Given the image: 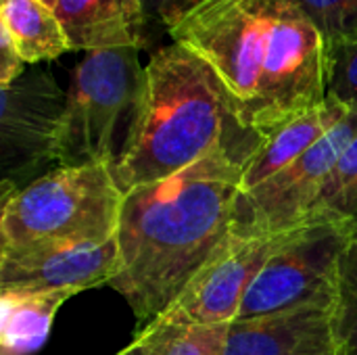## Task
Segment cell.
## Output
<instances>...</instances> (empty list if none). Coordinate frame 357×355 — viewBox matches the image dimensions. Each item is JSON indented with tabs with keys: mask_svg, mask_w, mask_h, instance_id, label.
<instances>
[{
	"mask_svg": "<svg viewBox=\"0 0 357 355\" xmlns=\"http://www.w3.org/2000/svg\"><path fill=\"white\" fill-rule=\"evenodd\" d=\"M132 355H134V349H132Z\"/></svg>",
	"mask_w": 357,
	"mask_h": 355,
	"instance_id": "484cf974",
	"label": "cell"
},
{
	"mask_svg": "<svg viewBox=\"0 0 357 355\" xmlns=\"http://www.w3.org/2000/svg\"><path fill=\"white\" fill-rule=\"evenodd\" d=\"M349 111L351 107L326 98L320 107L270 132L257 153L247 163L241 190H251L274 174H278L280 169H284L287 165H291L305 151H310L326 132H331Z\"/></svg>",
	"mask_w": 357,
	"mask_h": 355,
	"instance_id": "4fadbf2b",
	"label": "cell"
},
{
	"mask_svg": "<svg viewBox=\"0 0 357 355\" xmlns=\"http://www.w3.org/2000/svg\"><path fill=\"white\" fill-rule=\"evenodd\" d=\"M23 59L19 56L10 36L0 27V88L10 84L19 73H23Z\"/></svg>",
	"mask_w": 357,
	"mask_h": 355,
	"instance_id": "44dd1931",
	"label": "cell"
},
{
	"mask_svg": "<svg viewBox=\"0 0 357 355\" xmlns=\"http://www.w3.org/2000/svg\"><path fill=\"white\" fill-rule=\"evenodd\" d=\"M161 4H163V0H146V8H149V17H153V19H157V13H159V8H161Z\"/></svg>",
	"mask_w": 357,
	"mask_h": 355,
	"instance_id": "7402d4cb",
	"label": "cell"
},
{
	"mask_svg": "<svg viewBox=\"0 0 357 355\" xmlns=\"http://www.w3.org/2000/svg\"><path fill=\"white\" fill-rule=\"evenodd\" d=\"M357 136V107L291 165L241 190L234 230L243 234H284L310 222L337 161Z\"/></svg>",
	"mask_w": 357,
	"mask_h": 355,
	"instance_id": "ba28073f",
	"label": "cell"
},
{
	"mask_svg": "<svg viewBox=\"0 0 357 355\" xmlns=\"http://www.w3.org/2000/svg\"><path fill=\"white\" fill-rule=\"evenodd\" d=\"M123 355H132V347H130L128 352H123Z\"/></svg>",
	"mask_w": 357,
	"mask_h": 355,
	"instance_id": "cb8c5ba5",
	"label": "cell"
},
{
	"mask_svg": "<svg viewBox=\"0 0 357 355\" xmlns=\"http://www.w3.org/2000/svg\"><path fill=\"white\" fill-rule=\"evenodd\" d=\"M46 6H50V8H54V4H56V0H42Z\"/></svg>",
	"mask_w": 357,
	"mask_h": 355,
	"instance_id": "603a6c76",
	"label": "cell"
},
{
	"mask_svg": "<svg viewBox=\"0 0 357 355\" xmlns=\"http://www.w3.org/2000/svg\"><path fill=\"white\" fill-rule=\"evenodd\" d=\"M123 199L107 165H54L2 197L0 247L111 241Z\"/></svg>",
	"mask_w": 357,
	"mask_h": 355,
	"instance_id": "5b68a950",
	"label": "cell"
},
{
	"mask_svg": "<svg viewBox=\"0 0 357 355\" xmlns=\"http://www.w3.org/2000/svg\"><path fill=\"white\" fill-rule=\"evenodd\" d=\"M230 324H186L157 320L136 335L134 355H226Z\"/></svg>",
	"mask_w": 357,
	"mask_h": 355,
	"instance_id": "2e32d148",
	"label": "cell"
},
{
	"mask_svg": "<svg viewBox=\"0 0 357 355\" xmlns=\"http://www.w3.org/2000/svg\"><path fill=\"white\" fill-rule=\"evenodd\" d=\"M249 159L215 151L195 165L130 190L121 205L119 274L107 285L138 320L157 322L234 230Z\"/></svg>",
	"mask_w": 357,
	"mask_h": 355,
	"instance_id": "7a4b0ae2",
	"label": "cell"
},
{
	"mask_svg": "<svg viewBox=\"0 0 357 355\" xmlns=\"http://www.w3.org/2000/svg\"><path fill=\"white\" fill-rule=\"evenodd\" d=\"M67 92L46 69H25L0 88L2 197L56 165Z\"/></svg>",
	"mask_w": 357,
	"mask_h": 355,
	"instance_id": "52a82bcc",
	"label": "cell"
},
{
	"mask_svg": "<svg viewBox=\"0 0 357 355\" xmlns=\"http://www.w3.org/2000/svg\"><path fill=\"white\" fill-rule=\"evenodd\" d=\"M318 355H333V352H328V354H318Z\"/></svg>",
	"mask_w": 357,
	"mask_h": 355,
	"instance_id": "d4e9b609",
	"label": "cell"
},
{
	"mask_svg": "<svg viewBox=\"0 0 357 355\" xmlns=\"http://www.w3.org/2000/svg\"><path fill=\"white\" fill-rule=\"evenodd\" d=\"M333 352L331 308L303 305L251 320H234L226 355H318Z\"/></svg>",
	"mask_w": 357,
	"mask_h": 355,
	"instance_id": "8fae6325",
	"label": "cell"
},
{
	"mask_svg": "<svg viewBox=\"0 0 357 355\" xmlns=\"http://www.w3.org/2000/svg\"><path fill=\"white\" fill-rule=\"evenodd\" d=\"M121 270L117 239L105 243H33L0 247V289L82 293Z\"/></svg>",
	"mask_w": 357,
	"mask_h": 355,
	"instance_id": "30bf717a",
	"label": "cell"
},
{
	"mask_svg": "<svg viewBox=\"0 0 357 355\" xmlns=\"http://www.w3.org/2000/svg\"><path fill=\"white\" fill-rule=\"evenodd\" d=\"M331 326L333 355H357V230L339 264Z\"/></svg>",
	"mask_w": 357,
	"mask_h": 355,
	"instance_id": "e0dca14e",
	"label": "cell"
},
{
	"mask_svg": "<svg viewBox=\"0 0 357 355\" xmlns=\"http://www.w3.org/2000/svg\"><path fill=\"white\" fill-rule=\"evenodd\" d=\"M146 98L138 48L92 50L73 69L56 165L115 167L130 151Z\"/></svg>",
	"mask_w": 357,
	"mask_h": 355,
	"instance_id": "277c9868",
	"label": "cell"
},
{
	"mask_svg": "<svg viewBox=\"0 0 357 355\" xmlns=\"http://www.w3.org/2000/svg\"><path fill=\"white\" fill-rule=\"evenodd\" d=\"M354 232L351 226L324 216L289 230L247 291L236 320L303 305L333 310L339 264Z\"/></svg>",
	"mask_w": 357,
	"mask_h": 355,
	"instance_id": "8992f818",
	"label": "cell"
},
{
	"mask_svg": "<svg viewBox=\"0 0 357 355\" xmlns=\"http://www.w3.org/2000/svg\"><path fill=\"white\" fill-rule=\"evenodd\" d=\"M157 21L211 65L264 138L326 100V42L293 0H163Z\"/></svg>",
	"mask_w": 357,
	"mask_h": 355,
	"instance_id": "6da1fadb",
	"label": "cell"
},
{
	"mask_svg": "<svg viewBox=\"0 0 357 355\" xmlns=\"http://www.w3.org/2000/svg\"><path fill=\"white\" fill-rule=\"evenodd\" d=\"M52 10L71 50L140 48L146 42V0H56Z\"/></svg>",
	"mask_w": 357,
	"mask_h": 355,
	"instance_id": "7c38bea8",
	"label": "cell"
},
{
	"mask_svg": "<svg viewBox=\"0 0 357 355\" xmlns=\"http://www.w3.org/2000/svg\"><path fill=\"white\" fill-rule=\"evenodd\" d=\"M318 27L326 46L357 31V0H293Z\"/></svg>",
	"mask_w": 357,
	"mask_h": 355,
	"instance_id": "ffe728a7",
	"label": "cell"
},
{
	"mask_svg": "<svg viewBox=\"0 0 357 355\" xmlns=\"http://www.w3.org/2000/svg\"><path fill=\"white\" fill-rule=\"evenodd\" d=\"M316 216L343 222L357 230V136L349 142L322 188L312 218Z\"/></svg>",
	"mask_w": 357,
	"mask_h": 355,
	"instance_id": "ac0fdd59",
	"label": "cell"
},
{
	"mask_svg": "<svg viewBox=\"0 0 357 355\" xmlns=\"http://www.w3.org/2000/svg\"><path fill=\"white\" fill-rule=\"evenodd\" d=\"M264 136L247 128L207 61L174 42L146 65V98L136 138L111 169L123 195L169 178L215 151L249 159Z\"/></svg>",
	"mask_w": 357,
	"mask_h": 355,
	"instance_id": "3957f363",
	"label": "cell"
},
{
	"mask_svg": "<svg viewBox=\"0 0 357 355\" xmlns=\"http://www.w3.org/2000/svg\"><path fill=\"white\" fill-rule=\"evenodd\" d=\"M67 291L0 289V355L36 354L48 339Z\"/></svg>",
	"mask_w": 357,
	"mask_h": 355,
	"instance_id": "5bb4252c",
	"label": "cell"
},
{
	"mask_svg": "<svg viewBox=\"0 0 357 355\" xmlns=\"http://www.w3.org/2000/svg\"><path fill=\"white\" fill-rule=\"evenodd\" d=\"M284 234H243L232 230L228 241L195 274L159 320L232 324L238 318L247 291Z\"/></svg>",
	"mask_w": 357,
	"mask_h": 355,
	"instance_id": "9c48e42d",
	"label": "cell"
},
{
	"mask_svg": "<svg viewBox=\"0 0 357 355\" xmlns=\"http://www.w3.org/2000/svg\"><path fill=\"white\" fill-rule=\"evenodd\" d=\"M0 27L10 36L23 63H42L71 50L50 6L42 0H2Z\"/></svg>",
	"mask_w": 357,
	"mask_h": 355,
	"instance_id": "9a60e30c",
	"label": "cell"
},
{
	"mask_svg": "<svg viewBox=\"0 0 357 355\" xmlns=\"http://www.w3.org/2000/svg\"><path fill=\"white\" fill-rule=\"evenodd\" d=\"M326 98L357 107V31L326 46Z\"/></svg>",
	"mask_w": 357,
	"mask_h": 355,
	"instance_id": "d6986e66",
	"label": "cell"
}]
</instances>
